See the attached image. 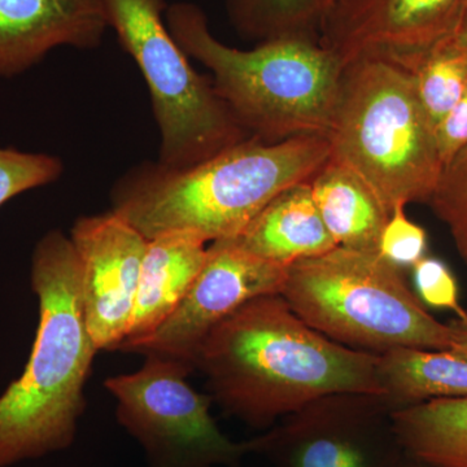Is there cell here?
Masks as SVG:
<instances>
[{"instance_id":"1","label":"cell","mask_w":467,"mask_h":467,"mask_svg":"<svg viewBox=\"0 0 467 467\" xmlns=\"http://www.w3.org/2000/svg\"><path fill=\"white\" fill-rule=\"evenodd\" d=\"M378 356L347 348L306 325L282 295L256 297L212 330L193 368L227 416L256 430L322 396L380 393Z\"/></svg>"},{"instance_id":"20","label":"cell","mask_w":467,"mask_h":467,"mask_svg":"<svg viewBox=\"0 0 467 467\" xmlns=\"http://www.w3.org/2000/svg\"><path fill=\"white\" fill-rule=\"evenodd\" d=\"M330 0H226L238 32L260 42L285 36L316 41L318 21Z\"/></svg>"},{"instance_id":"18","label":"cell","mask_w":467,"mask_h":467,"mask_svg":"<svg viewBox=\"0 0 467 467\" xmlns=\"http://www.w3.org/2000/svg\"><path fill=\"white\" fill-rule=\"evenodd\" d=\"M393 425L410 459L435 467H467V398L399 409Z\"/></svg>"},{"instance_id":"14","label":"cell","mask_w":467,"mask_h":467,"mask_svg":"<svg viewBox=\"0 0 467 467\" xmlns=\"http://www.w3.org/2000/svg\"><path fill=\"white\" fill-rule=\"evenodd\" d=\"M207 242L193 234L165 233L149 239L128 333L117 350L130 352L177 309L205 259Z\"/></svg>"},{"instance_id":"23","label":"cell","mask_w":467,"mask_h":467,"mask_svg":"<svg viewBox=\"0 0 467 467\" xmlns=\"http://www.w3.org/2000/svg\"><path fill=\"white\" fill-rule=\"evenodd\" d=\"M427 234L423 227L409 220L405 207L396 208L380 235L378 254L392 265L413 267L426 256Z\"/></svg>"},{"instance_id":"13","label":"cell","mask_w":467,"mask_h":467,"mask_svg":"<svg viewBox=\"0 0 467 467\" xmlns=\"http://www.w3.org/2000/svg\"><path fill=\"white\" fill-rule=\"evenodd\" d=\"M110 29L107 0H0V78L58 47L91 50Z\"/></svg>"},{"instance_id":"28","label":"cell","mask_w":467,"mask_h":467,"mask_svg":"<svg viewBox=\"0 0 467 467\" xmlns=\"http://www.w3.org/2000/svg\"><path fill=\"white\" fill-rule=\"evenodd\" d=\"M402 467H435L429 465V463L420 462V461H417L414 459H410V457H407V460H405L404 465Z\"/></svg>"},{"instance_id":"10","label":"cell","mask_w":467,"mask_h":467,"mask_svg":"<svg viewBox=\"0 0 467 467\" xmlns=\"http://www.w3.org/2000/svg\"><path fill=\"white\" fill-rule=\"evenodd\" d=\"M287 275L288 266L256 256L233 239L212 242L180 306L130 352L177 359L195 371L196 355L212 330L248 301L282 295Z\"/></svg>"},{"instance_id":"4","label":"cell","mask_w":467,"mask_h":467,"mask_svg":"<svg viewBox=\"0 0 467 467\" xmlns=\"http://www.w3.org/2000/svg\"><path fill=\"white\" fill-rule=\"evenodd\" d=\"M165 18L187 57L211 70L218 97L251 138L327 135L343 67L317 42L285 36L238 50L218 41L192 3L168 5Z\"/></svg>"},{"instance_id":"19","label":"cell","mask_w":467,"mask_h":467,"mask_svg":"<svg viewBox=\"0 0 467 467\" xmlns=\"http://www.w3.org/2000/svg\"><path fill=\"white\" fill-rule=\"evenodd\" d=\"M405 70L435 130L466 91L467 50L451 36L414 58Z\"/></svg>"},{"instance_id":"17","label":"cell","mask_w":467,"mask_h":467,"mask_svg":"<svg viewBox=\"0 0 467 467\" xmlns=\"http://www.w3.org/2000/svg\"><path fill=\"white\" fill-rule=\"evenodd\" d=\"M382 395L395 410L441 399L467 398V358L447 350L400 348L378 356Z\"/></svg>"},{"instance_id":"21","label":"cell","mask_w":467,"mask_h":467,"mask_svg":"<svg viewBox=\"0 0 467 467\" xmlns=\"http://www.w3.org/2000/svg\"><path fill=\"white\" fill-rule=\"evenodd\" d=\"M427 204L450 230L457 252L467 265V146L442 168Z\"/></svg>"},{"instance_id":"12","label":"cell","mask_w":467,"mask_h":467,"mask_svg":"<svg viewBox=\"0 0 467 467\" xmlns=\"http://www.w3.org/2000/svg\"><path fill=\"white\" fill-rule=\"evenodd\" d=\"M69 239L88 333L98 349L117 350L128 333L149 239L113 211L79 217Z\"/></svg>"},{"instance_id":"16","label":"cell","mask_w":467,"mask_h":467,"mask_svg":"<svg viewBox=\"0 0 467 467\" xmlns=\"http://www.w3.org/2000/svg\"><path fill=\"white\" fill-rule=\"evenodd\" d=\"M309 184L316 207L337 245L378 252L391 213L358 173L330 158Z\"/></svg>"},{"instance_id":"26","label":"cell","mask_w":467,"mask_h":467,"mask_svg":"<svg viewBox=\"0 0 467 467\" xmlns=\"http://www.w3.org/2000/svg\"><path fill=\"white\" fill-rule=\"evenodd\" d=\"M451 325L453 328V346L451 352L460 358H467V324L454 321Z\"/></svg>"},{"instance_id":"8","label":"cell","mask_w":467,"mask_h":467,"mask_svg":"<svg viewBox=\"0 0 467 467\" xmlns=\"http://www.w3.org/2000/svg\"><path fill=\"white\" fill-rule=\"evenodd\" d=\"M192 367L146 355L140 370L104 383L116 399V418L137 441L149 467H238L248 441H234L211 414V396L190 386Z\"/></svg>"},{"instance_id":"9","label":"cell","mask_w":467,"mask_h":467,"mask_svg":"<svg viewBox=\"0 0 467 467\" xmlns=\"http://www.w3.org/2000/svg\"><path fill=\"white\" fill-rule=\"evenodd\" d=\"M380 393L322 396L248 441L269 467H402L407 453Z\"/></svg>"},{"instance_id":"22","label":"cell","mask_w":467,"mask_h":467,"mask_svg":"<svg viewBox=\"0 0 467 467\" xmlns=\"http://www.w3.org/2000/svg\"><path fill=\"white\" fill-rule=\"evenodd\" d=\"M63 171L57 156L0 147V207L21 193L54 183Z\"/></svg>"},{"instance_id":"15","label":"cell","mask_w":467,"mask_h":467,"mask_svg":"<svg viewBox=\"0 0 467 467\" xmlns=\"http://www.w3.org/2000/svg\"><path fill=\"white\" fill-rule=\"evenodd\" d=\"M230 239L245 251L285 266L337 247L316 207L309 182L295 184L276 195Z\"/></svg>"},{"instance_id":"27","label":"cell","mask_w":467,"mask_h":467,"mask_svg":"<svg viewBox=\"0 0 467 467\" xmlns=\"http://www.w3.org/2000/svg\"><path fill=\"white\" fill-rule=\"evenodd\" d=\"M451 36L467 50V0L463 3L459 23H457L456 29H454V33L451 34Z\"/></svg>"},{"instance_id":"2","label":"cell","mask_w":467,"mask_h":467,"mask_svg":"<svg viewBox=\"0 0 467 467\" xmlns=\"http://www.w3.org/2000/svg\"><path fill=\"white\" fill-rule=\"evenodd\" d=\"M330 155L326 135H299L248 138L189 168L144 161L113 184L110 211L147 239L173 232L207 243L235 238L276 195L310 182Z\"/></svg>"},{"instance_id":"24","label":"cell","mask_w":467,"mask_h":467,"mask_svg":"<svg viewBox=\"0 0 467 467\" xmlns=\"http://www.w3.org/2000/svg\"><path fill=\"white\" fill-rule=\"evenodd\" d=\"M418 297L426 306L447 309L457 321L467 324V310L461 306L459 285L450 267L436 257H422L413 266Z\"/></svg>"},{"instance_id":"25","label":"cell","mask_w":467,"mask_h":467,"mask_svg":"<svg viewBox=\"0 0 467 467\" xmlns=\"http://www.w3.org/2000/svg\"><path fill=\"white\" fill-rule=\"evenodd\" d=\"M435 140L442 168L467 146V88L456 106L436 125Z\"/></svg>"},{"instance_id":"6","label":"cell","mask_w":467,"mask_h":467,"mask_svg":"<svg viewBox=\"0 0 467 467\" xmlns=\"http://www.w3.org/2000/svg\"><path fill=\"white\" fill-rule=\"evenodd\" d=\"M282 296L310 327L347 348L447 350L451 325L427 312L401 269L378 252L335 247L288 266Z\"/></svg>"},{"instance_id":"11","label":"cell","mask_w":467,"mask_h":467,"mask_svg":"<svg viewBox=\"0 0 467 467\" xmlns=\"http://www.w3.org/2000/svg\"><path fill=\"white\" fill-rule=\"evenodd\" d=\"M465 0H330L316 42L346 67L364 58L405 69L456 29Z\"/></svg>"},{"instance_id":"3","label":"cell","mask_w":467,"mask_h":467,"mask_svg":"<svg viewBox=\"0 0 467 467\" xmlns=\"http://www.w3.org/2000/svg\"><path fill=\"white\" fill-rule=\"evenodd\" d=\"M39 322L18 379L0 396V467L42 459L75 442L98 349L88 333L81 270L69 236L51 230L30 266Z\"/></svg>"},{"instance_id":"7","label":"cell","mask_w":467,"mask_h":467,"mask_svg":"<svg viewBox=\"0 0 467 467\" xmlns=\"http://www.w3.org/2000/svg\"><path fill=\"white\" fill-rule=\"evenodd\" d=\"M110 29L149 86L160 131L159 159L183 169L251 138L199 75L169 30L165 0H107Z\"/></svg>"},{"instance_id":"5","label":"cell","mask_w":467,"mask_h":467,"mask_svg":"<svg viewBox=\"0 0 467 467\" xmlns=\"http://www.w3.org/2000/svg\"><path fill=\"white\" fill-rule=\"evenodd\" d=\"M326 137L330 158L358 173L389 213L431 198L442 171L434 126L401 67L364 58L344 67Z\"/></svg>"}]
</instances>
